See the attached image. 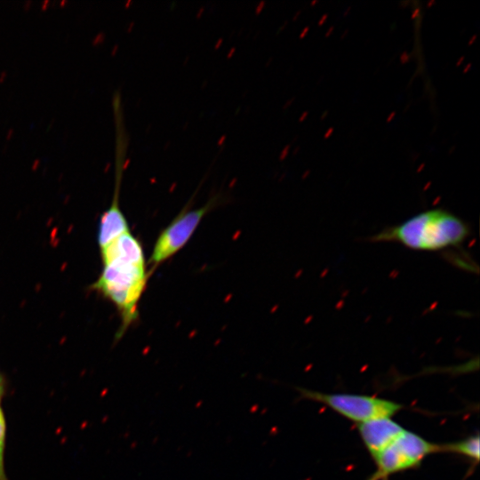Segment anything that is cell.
<instances>
[{
  "label": "cell",
  "instance_id": "cell-8",
  "mask_svg": "<svg viewBox=\"0 0 480 480\" xmlns=\"http://www.w3.org/2000/svg\"><path fill=\"white\" fill-rule=\"evenodd\" d=\"M479 435L470 436L460 441L439 444L438 452L462 455L476 463L479 460Z\"/></svg>",
  "mask_w": 480,
  "mask_h": 480
},
{
  "label": "cell",
  "instance_id": "cell-4",
  "mask_svg": "<svg viewBox=\"0 0 480 480\" xmlns=\"http://www.w3.org/2000/svg\"><path fill=\"white\" fill-rule=\"evenodd\" d=\"M304 399L323 404L357 424L380 418H392L403 405L374 396L349 393H323L297 388Z\"/></svg>",
  "mask_w": 480,
  "mask_h": 480
},
{
  "label": "cell",
  "instance_id": "cell-11",
  "mask_svg": "<svg viewBox=\"0 0 480 480\" xmlns=\"http://www.w3.org/2000/svg\"><path fill=\"white\" fill-rule=\"evenodd\" d=\"M328 19V14H324L317 22L318 26H323Z\"/></svg>",
  "mask_w": 480,
  "mask_h": 480
},
{
  "label": "cell",
  "instance_id": "cell-18",
  "mask_svg": "<svg viewBox=\"0 0 480 480\" xmlns=\"http://www.w3.org/2000/svg\"><path fill=\"white\" fill-rule=\"evenodd\" d=\"M476 37H477L476 35H474V36L469 39L468 45H469V46L472 45V44H474V42L476 41Z\"/></svg>",
  "mask_w": 480,
  "mask_h": 480
},
{
  "label": "cell",
  "instance_id": "cell-5",
  "mask_svg": "<svg viewBox=\"0 0 480 480\" xmlns=\"http://www.w3.org/2000/svg\"><path fill=\"white\" fill-rule=\"evenodd\" d=\"M438 451L439 444L429 442L405 429L373 459L377 469L367 480H380L392 474L414 468L426 457Z\"/></svg>",
  "mask_w": 480,
  "mask_h": 480
},
{
  "label": "cell",
  "instance_id": "cell-20",
  "mask_svg": "<svg viewBox=\"0 0 480 480\" xmlns=\"http://www.w3.org/2000/svg\"><path fill=\"white\" fill-rule=\"evenodd\" d=\"M435 0H431L427 4V7H431L435 4Z\"/></svg>",
  "mask_w": 480,
  "mask_h": 480
},
{
  "label": "cell",
  "instance_id": "cell-7",
  "mask_svg": "<svg viewBox=\"0 0 480 480\" xmlns=\"http://www.w3.org/2000/svg\"><path fill=\"white\" fill-rule=\"evenodd\" d=\"M391 418H380L358 424L360 437L372 459L390 445L404 431Z\"/></svg>",
  "mask_w": 480,
  "mask_h": 480
},
{
  "label": "cell",
  "instance_id": "cell-17",
  "mask_svg": "<svg viewBox=\"0 0 480 480\" xmlns=\"http://www.w3.org/2000/svg\"><path fill=\"white\" fill-rule=\"evenodd\" d=\"M472 67V64L471 63H468L467 66L464 68L463 69V73L466 74L469 71V69L471 68Z\"/></svg>",
  "mask_w": 480,
  "mask_h": 480
},
{
  "label": "cell",
  "instance_id": "cell-6",
  "mask_svg": "<svg viewBox=\"0 0 480 480\" xmlns=\"http://www.w3.org/2000/svg\"><path fill=\"white\" fill-rule=\"evenodd\" d=\"M220 199V196L216 195L204 206L193 210L186 205L159 234L148 263L156 268L182 249L194 235L203 218L218 204Z\"/></svg>",
  "mask_w": 480,
  "mask_h": 480
},
{
  "label": "cell",
  "instance_id": "cell-26",
  "mask_svg": "<svg viewBox=\"0 0 480 480\" xmlns=\"http://www.w3.org/2000/svg\"><path fill=\"white\" fill-rule=\"evenodd\" d=\"M348 32V30H346V32H344V33L342 34V38H344V36H346V35H347Z\"/></svg>",
  "mask_w": 480,
  "mask_h": 480
},
{
  "label": "cell",
  "instance_id": "cell-10",
  "mask_svg": "<svg viewBox=\"0 0 480 480\" xmlns=\"http://www.w3.org/2000/svg\"><path fill=\"white\" fill-rule=\"evenodd\" d=\"M6 392V382L4 376L0 372V404Z\"/></svg>",
  "mask_w": 480,
  "mask_h": 480
},
{
  "label": "cell",
  "instance_id": "cell-9",
  "mask_svg": "<svg viewBox=\"0 0 480 480\" xmlns=\"http://www.w3.org/2000/svg\"><path fill=\"white\" fill-rule=\"evenodd\" d=\"M6 440V420L0 404V480H8L4 468V450Z\"/></svg>",
  "mask_w": 480,
  "mask_h": 480
},
{
  "label": "cell",
  "instance_id": "cell-2",
  "mask_svg": "<svg viewBox=\"0 0 480 480\" xmlns=\"http://www.w3.org/2000/svg\"><path fill=\"white\" fill-rule=\"evenodd\" d=\"M469 234L465 220L446 210L432 209L387 227L370 240L397 243L415 251L437 252L460 246Z\"/></svg>",
  "mask_w": 480,
  "mask_h": 480
},
{
  "label": "cell",
  "instance_id": "cell-15",
  "mask_svg": "<svg viewBox=\"0 0 480 480\" xmlns=\"http://www.w3.org/2000/svg\"><path fill=\"white\" fill-rule=\"evenodd\" d=\"M419 13H420V9L419 8L415 9L412 13V19H416L419 16Z\"/></svg>",
  "mask_w": 480,
  "mask_h": 480
},
{
  "label": "cell",
  "instance_id": "cell-24",
  "mask_svg": "<svg viewBox=\"0 0 480 480\" xmlns=\"http://www.w3.org/2000/svg\"><path fill=\"white\" fill-rule=\"evenodd\" d=\"M349 11H350V7H348V10H347L346 12H344V14H343V15H344V16H347Z\"/></svg>",
  "mask_w": 480,
  "mask_h": 480
},
{
  "label": "cell",
  "instance_id": "cell-23",
  "mask_svg": "<svg viewBox=\"0 0 480 480\" xmlns=\"http://www.w3.org/2000/svg\"><path fill=\"white\" fill-rule=\"evenodd\" d=\"M327 114H328V112H327V111H324V112L322 114V116H321V119L325 118L326 116H327Z\"/></svg>",
  "mask_w": 480,
  "mask_h": 480
},
{
  "label": "cell",
  "instance_id": "cell-1",
  "mask_svg": "<svg viewBox=\"0 0 480 480\" xmlns=\"http://www.w3.org/2000/svg\"><path fill=\"white\" fill-rule=\"evenodd\" d=\"M100 252L103 268L92 289L116 306L121 318L118 340L139 318V301L151 272L147 269L142 245L131 231Z\"/></svg>",
  "mask_w": 480,
  "mask_h": 480
},
{
  "label": "cell",
  "instance_id": "cell-12",
  "mask_svg": "<svg viewBox=\"0 0 480 480\" xmlns=\"http://www.w3.org/2000/svg\"><path fill=\"white\" fill-rule=\"evenodd\" d=\"M401 61L402 63H406L409 61V55L406 52H404L403 54H401Z\"/></svg>",
  "mask_w": 480,
  "mask_h": 480
},
{
  "label": "cell",
  "instance_id": "cell-19",
  "mask_svg": "<svg viewBox=\"0 0 480 480\" xmlns=\"http://www.w3.org/2000/svg\"><path fill=\"white\" fill-rule=\"evenodd\" d=\"M464 60H465L464 56H461L460 60L457 61L456 66L457 67L460 66L462 62L464 61Z\"/></svg>",
  "mask_w": 480,
  "mask_h": 480
},
{
  "label": "cell",
  "instance_id": "cell-21",
  "mask_svg": "<svg viewBox=\"0 0 480 480\" xmlns=\"http://www.w3.org/2000/svg\"><path fill=\"white\" fill-rule=\"evenodd\" d=\"M308 28H309L308 27H307V28H305V30L303 31V33H301V37L305 36V35H306V34L308 33Z\"/></svg>",
  "mask_w": 480,
  "mask_h": 480
},
{
  "label": "cell",
  "instance_id": "cell-25",
  "mask_svg": "<svg viewBox=\"0 0 480 480\" xmlns=\"http://www.w3.org/2000/svg\"><path fill=\"white\" fill-rule=\"evenodd\" d=\"M317 3H318V0H315L314 2L311 3V5H314V4H317Z\"/></svg>",
  "mask_w": 480,
  "mask_h": 480
},
{
  "label": "cell",
  "instance_id": "cell-14",
  "mask_svg": "<svg viewBox=\"0 0 480 480\" xmlns=\"http://www.w3.org/2000/svg\"><path fill=\"white\" fill-rule=\"evenodd\" d=\"M396 116V112L393 111L389 114V116L387 117V123H390L394 117Z\"/></svg>",
  "mask_w": 480,
  "mask_h": 480
},
{
  "label": "cell",
  "instance_id": "cell-13",
  "mask_svg": "<svg viewBox=\"0 0 480 480\" xmlns=\"http://www.w3.org/2000/svg\"><path fill=\"white\" fill-rule=\"evenodd\" d=\"M333 130H334V129H333L332 127H330V128L325 132V133H324V139L330 138V137L332 136V132H333Z\"/></svg>",
  "mask_w": 480,
  "mask_h": 480
},
{
  "label": "cell",
  "instance_id": "cell-22",
  "mask_svg": "<svg viewBox=\"0 0 480 480\" xmlns=\"http://www.w3.org/2000/svg\"><path fill=\"white\" fill-rule=\"evenodd\" d=\"M425 167V164H421L420 167L418 168V172H421V170Z\"/></svg>",
  "mask_w": 480,
  "mask_h": 480
},
{
  "label": "cell",
  "instance_id": "cell-3",
  "mask_svg": "<svg viewBox=\"0 0 480 480\" xmlns=\"http://www.w3.org/2000/svg\"><path fill=\"white\" fill-rule=\"evenodd\" d=\"M115 123V184L111 204L100 219L98 244L105 248L121 235L130 231L127 220L120 208V188L124 172L129 137L125 128L124 107L121 103L112 105Z\"/></svg>",
  "mask_w": 480,
  "mask_h": 480
},
{
  "label": "cell",
  "instance_id": "cell-16",
  "mask_svg": "<svg viewBox=\"0 0 480 480\" xmlns=\"http://www.w3.org/2000/svg\"><path fill=\"white\" fill-rule=\"evenodd\" d=\"M333 30H334V28H333V27L329 28V29H328V30L326 31V33H325V37L330 36L331 34H332Z\"/></svg>",
  "mask_w": 480,
  "mask_h": 480
}]
</instances>
